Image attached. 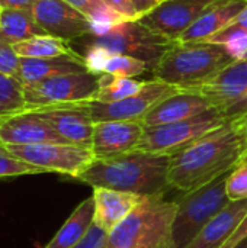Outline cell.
Wrapping results in <instances>:
<instances>
[{"instance_id":"obj_26","label":"cell","mask_w":247,"mask_h":248,"mask_svg":"<svg viewBox=\"0 0 247 248\" xmlns=\"http://www.w3.org/2000/svg\"><path fill=\"white\" fill-rule=\"evenodd\" d=\"M26 110L25 87L19 78L0 71V119Z\"/></svg>"},{"instance_id":"obj_27","label":"cell","mask_w":247,"mask_h":248,"mask_svg":"<svg viewBox=\"0 0 247 248\" xmlns=\"http://www.w3.org/2000/svg\"><path fill=\"white\" fill-rule=\"evenodd\" d=\"M207 42L224 45L236 61L245 60L247 55V29L236 25H229L218 33L208 38Z\"/></svg>"},{"instance_id":"obj_41","label":"cell","mask_w":247,"mask_h":248,"mask_svg":"<svg viewBox=\"0 0 247 248\" xmlns=\"http://www.w3.org/2000/svg\"><path fill=\"white\" fill-rule=\"evenodd\" d=\"M231 25H236V26H240V28L247 29V6L239 13V16L233 20Z\"/></svg>"},{"instance_id":"obj_7","label":"cell","mask_w":247,"mask_h":248,"mask_svg":"<svg viewBox=\"0 0 247 248\" xmlns=\"http://www.w3.org/2000/svg\"><path fill=\"white\" fill-rule=\"evenodd\" d=\"M23 87L26 110L87 103L98 94L99 76L89 71L64 74Z\"/></svg>"},{"instance_id":"obj_45","label":"cell","mask_w":247,"mask_h":248,"mask_svg":"<svg viewBox=\"0 0 247 248\" xmlns=\"http://www.w3.org/2000/svg\"><path fill=\"white\" fill-rule=\"evenodd\" d=\"M1 12H3V9L0 7V17H1Z\"/></svg>"},{"instance_id":"obj_9","label":"cell","mask_w":247,"mask_h":248,"mask_svg":"<svg viewBox=\"0 0 247 248\" xmlns=\"http://www.w3.org/2000/svg\"><path fill=\"white\" fill-rule=\"evenodd\" d=\"M6 147L13 153V155L44 173H60L73 179H77L95 160L90 148L73 144L44 142Z\"/></svg>"},{"instance_id":"obj_39","label":"cell","mask_w":247,"mask_h":248,"mask_svg":"<svg viewBox=\"0 0 247 248\" xmlns=\"http://www.w3.org/2000/svg\"><path fill=\"white\" fill-rule=\"evenodd\" d=\"M36 0H0V7L3 10H26L31 12Z\"/></svg>"},{"instance_id":"obj_34","label":"cell","mask_w":247,"mask_h":248,"mask_svg":"<svg viewBox=\"0 0 247 248\" xmlns=\"http://www.w3.org/2000/svg\"><path fill=\"white\" fill-rule=\"evenodd\" d=\"M106 238H108V234L93 224V227L90 228L84 240L74 248H105Z\"/></svg>"},{"instance_id":"obj_5","label":"cell","mask_w":247,"mask_h":248,"mask_svg":"<svg viewBox=\"0 0 247 248\" xmlns=\"http://www.w3.org/2000/svg\"><path fill=\"white\" fill-rule=\"evenodd\" d=\"M231 171L198 190L183 193L176 202L178 211L172 224V248H185L192 243L202 228L230 203L226 185Z\"/></svg>"},{"instance_id":"obj_36","label":"cell","mask_w":247,"mask_h":248,"mask_svg":"<svg viewBox=\"0 0 247 248\" xmlns=\"http://www.w3.org/2000/svg\"><path fill=\"white\" fill-rule=\"evenodd\" d=\"M106 4H109L112 9H115L118 13H121L128 20H138L137 12L131 3V0H103Z\"/></svg>"},{"instance_id":"obj_46","label":"cell","mask_w":247,"mask_h":248,"mask_svg":"<svg viewBox=\"0 0 247 248\" xmlns=\"http://www.w3.org/2000/svg\"><path fill=\"white\" fill-rule=\"evenodd\" d=\"M245 58H247V55H246V57H245Z\"/></svg>"},{"instance_id":"obj_21","label":"cell","mask_w":247,"mask_h":248,"mask_svg":"<svg viewBox=\"0 0 247 248\" xmlns=\"http://www.w3.org/2000/svg\"><path fill=\"white\" fill-rule=\"evenodd\" d=\"M87 71L83 55L74 52L55 58H20L17 78L23 86L35 84L57 76Z\"/></svg>"},{"instance_id":"obj_18","label":"cell","mask_w":247,"mask_h":248,"mask_svg":"<svg viewBox=\"0 0 247 248\" xmlns=\"http://www.w3.org/2000/svg\"><path fill=\"white\" fill-rule=\"evenodd\" d=\"M95 225L109 234L144 199L143 196L105 187H93Z\"/></svg>"},{"instance_id":"obj_2","label":"cell","mask_w":247,"mask_h":248,"mask_svg":"<svg viewBox=\"0 0 247 248\" xmlns=\"http://www.w3.org/2000/svg\"><path fill=\"white\" fill-rule=\"evenodd\" d=\"M170 155L131 151L105 160H93L77 180L92 186L134 193L143 198L165 196L169 183Z\"/></svg>"},{"instance_id":"obj_19","label":"cell","mask_w":247,"mask_h":248,"mask_svg":"<svg viewBox=\"0 0 247 248\" xmlns=\"http://www.w3.org/2000/svg\"><path fill=\"white\" fill-rule=\"evenodd\" d=\"M247 214V199L230 202L185 248H221Z\"/></svg>"},{"instance_id":"obj_4","label":"cell","mask_w":247,"mask_h":248,"mask_svg":"<svg viewBox=\"0 0 247 248\" xmlns=\"http://www.w3.org/2000/svg\"><path fill=\"white\" fill-rule=\"evenodd\" d=\"M176 202L147 196L106 238L105 248H172Z\"/></svg>"},{"instance_id":"obj_28","label":"cell","mask_w":247,"mask_h":248,"mask_svg":"<svg viewBox=\"0 0 247 248\" xmlns=\"http://www.w3.org/2000/svg\"><path fill=\"white\" fill-rule=\"evenodd\" d=\"M90 22V35L92 36H102L111 32L114 28L119 26L124 22H131L127 17H124L121 13H118L115 9H112L109 4H106L103 0L102 3L87 16Z\"/></svg>"},{"instance_id":"obj_13","label":"cell","mask_w":247,"mask_h":248,"mask_svg":"<svg viewBox=\"0 0 247 248\" xmlns=\"http://www.w3.org/2000/svg\"><path fill=\"white\" fill-rule=\"evenodd\" d=\"M144 135L140 121H105L93 128L92 153L96 160L112 158L135 151Z\"/></svg>"},{"instance_id":"obj_3","label":"cell","mask_w":247,"mask_h":248,"mask_svg":"<svg viewBox=\"0 0 247 248\" xmlns=\"http://www.w3.org/2000/svg\"><path fill=\"white\" fill-rule=\"evenodd\" d=\"M236 60L221 44L214 42H173L151 70L153 80L192 90Z\"/></svg>"},{"instance_id":"obj_30","label":"cell","mask_w":247,"mask_h":248,"mask_svg":"<svg viewBox=\"0 0 247 248\" xmlns=\"http://www.w3.org/2000/svg\"><path fill=\"white\" fill-rule=\"evenodd\" d=\"M42 170L22 161L13 153L0 142V179H12V177H20V176H32V174H41Z\"/></svg>"},{"instance_id":"obj_31","label":"cell","mask_w":247,"mask_h":248,"mask_svg":"<svg viewBox=\"0 0 247 248\" xmlns=\"http://www.w3.org/2000/svg\"><path fill=\"white\" fill-rule=\"evenodd\" d=\"M226 190L230 202L247 199V161H240L233 169L227 177Z\"/></svg>"},{"instance_id":"obj_43","label":"cell","mask_w":247,"mask_h":248,"mask_svg":"<svg viewBox=\"0 0 247 248\" xmlns=\"http://www.w3.org/2000/svg\"><path fill=\"white\" fill-rule=\"evenodd\" d=\"M245 138H246V151H247V124L245 125Z\"/></svg>"},{"instance_id":"obj_20","label":"cell","mask_w":247,"mask_h":248,"mask_svg":"<svg viewBox=\"0 0 247 248\" xmlns=\"http://www.w3.org/2000/svg\"><path fill=\"white\" fill-rule=\"evenodd\" d=\"M247 6V0H223L204 13L189 26L175 42H202L233 23L239 13Z\"/></svg>"},{"instance_id":"obj_11","label":"cell","mask_w":247,"mask_h":248,"mask_svg":"<svg viewBox=\"0 0 247 248\" xmlns=\"http://www.w3.org/2000/svg\"><path fill=\"white\" fill-rule=\"evenodd\" d=\"M223 0H165L148 15L138 19L144 26L175 42L204 13Z\"/></svg>"},{"instance_id":"obj_35","label":"cell","mask_w":247,"mask_h":248,"mask_svg":"<svg viewBox=\"0 0 247 248\" xmlns=\"http://www.w3.org/2000/svg\"><path fill=\"white\" fill-rule=\"evenodd\" d=\"M223 115L226 116L227 121H234V122H242V124H247V92L245 96L234 103L231 108H229L226 112H223Z\"/></svg>"},{"instance_id":"obj_40","label":"cell","mask_w":247,"mask_h":248,"mask_svg":"<svg viewBox=\"0 0 247 248\" xmlns=\"http://www.w3.org/2000/svg\"><path fill=\"white\" fill-rule=\"evenodd\" d=\"M64 1L68 3L70 6L76 7L77 10H80L86 16H89L102 3V0H64Z\"/></svg>"},{"instance_id":"obj_44","label":"cell","mask_w":247,"mask_h":248,"mask_svg":"<svg viewBox=\"0 0 247 248\" xmlns=\"http://www.w3.org/2000/svg\"><path fill=\"white\" fill-rule=\"evenodd\" d=\"M240 161H247V151L243 154V157H242V160Z\"/></svg>"},{"instance_id":"obj_32","label":"cell","mask_w":247,"mask_h":248,"mask_svg":"<svg viewBox=\"0 0 247 248\" xmlns=\"http://www.w3.org/2000/svg\"><path fill=\"white\" fill-rule=\"evenodd\" d=\"M111 57H112V54L106 48L98 46V45H87L86 54L83 55L87 71L95 74V76H102L103 74L105 65H106L108 60Z\"/></svg>"},{"instance_id":"obj_23","label":"cell","mask_w":247,"mask_h":248,"mask_svg":"<svg viewBox=\"0 0 247 248\" xmlns=\"http://www.w3.org/2000/svg\"><path fill=\"white\" fill-rule=\"evenodd\" d=\"M38 35H47L35 22L31 12L3 10L0 17V41L15 45Z\"/></svg>"},{"instance_id":"obj_14","label":"cell","mask_w":247,"mask_h":248,"mask_svg":"<svg viewBox=\"0 0 247 248\" xmlns=\"http://www.w3.org/2000/svg\"><path fill=\"white\" fill-rule=\"evenodd\" d=\"M35 112H38L67 144L92 148L95 122L86 103L44 108Z\"/></svg>"},{"instance_id":"obj_38","label":"cell","mask_w":247,"mask_h":248,"mask_svg":"<svg viewBox=\"0 0 247 248\" xmlns=\"http://www.w3.org/2000/svg\"><path fill=\"white\" fill-rule=\"evenodd\" d=\"M247 238V214L246 217L242 219L240 225L237 227V230L234 231V234L229 238V241L221 248H236L243 240Z\"/></svg>"},{"instance_id":"obj_12","label":"cell","mask_w":247,"mask_h":248,"mask_svg":"<svg viewBox=\"0 0 247 248\" xmlns=\"http://www.w3.org/2000/svg\"><path fill=\"white\" fill-rule=\"evenodd\" d=\"M31 13L47 35L68 42L92 32L87 16L64 0H36Z\"/></svg>"},{"instance_id":"obj_25","label":"cell","mask_w":247,"mask_h":248,"mask_svg":"<svg viewBox=\"0 0 247 248\" xmlns=\"http://www.w3.org/2000/svg\"><path fill=\"white\" fill-rule=\"evenodd\" d=\"M144 86V81H138L128 77H119L112 74L99 76V90L95 97L100 103H114L137 94Z\"/></svg>"},{"instance_id":"obj_6","label":"cell","mask_w":247,"mask_h":248,"mask_svg":"<svg viewBox=\"0 0 247 248\" xmlns=\"http://www.w3.org/2000/svg\"><path fill=\"white\" fill-rule=\"evenodd\" d=\"M226 122L227 119L223 112L211 108L210 110L185 121L159 126H144V135L137 150L173 155Z\"/></svg>"},{"instance_id":"obj_42","label":"cell","mask_w":247,"mask_h":248,"mask_svg":"<svg viewBox=\"0 0 247 248\" xmlns=\"http://www.w3.org/2000/svg\"><path fill=\"white\" fill-rule=\"evenodd\" d=\"M236 248H247V238L246 240H243V241H242V243H240V244H239Z\"/></svg>"},{"instance_id":"obj_10","label":"cell","mask_w":247,"mask_h":248,"mask_svg":"<svg viewBox=\"0 0 247 248\" xmlns=\"http://www.w3.org/2000/svg\"><path fill=\"white\" fill-rule=\"evenodd\" d=\"M181 89L159 80L144 81L143 89L124 100L114 103H100L96 100L87 102L86 108L93 122L105 121H143L144 116L162 100L178 93Z\"/></svg>"},{"instance_id":"obj_17","label":"cell","mask_w":247,"mask_h":248,"mask_svg":"<svg viewBox=\"0 0 247 248\" xmlns=\"http://www.w3.org/2000/svg\"><path fill=\"white\" fill-rule=\"evenodd\" d=\"M211 109L205 97L197 92L179 90L157 103L141 121L144 126H159L185 121Z\"/></svg>"},{"instance_id":"obj_16","label":"cell","mask_w":247,"mask_h":248,"mask_svg":"<svg viewBox=\"0 0 247 248\" xmlns=\"http://www.w3.org/2000/svg\"><path fill=\"white\" fill-rule=\"evenodd\" d=\"M0 142L4 145H33L44 142L67 144L35 110H25L0 119Z\"/></svg>"},{"instance_id":"obj_29","label":"cell","mask_w":247,"mask_h":248,"mask_svg":"<svg viewBox=\"0 0 247 248\" xmlns=\"http://www.w3.org/2000/svg\"><path fill=\"white\" fill-rule=\"evenodd\" d=\"M148 71V65L134 57L130 55H121V54H112V57L108 60L105 65L103 74H112L119 77H128L134 78L137 76L144 74Z\"/></svg>"},{"instance_id":"obj_37","label":"cell","mask_w":247,"mask_h":248,"mask_svg":"<svg viewBox=\"0 0 247 248\" xmlns=\"http://www.w3.org/2000/svg\"><path fill=\"white\" fill-rule=\"evenodd\" d=\"M165 0H131L138 19H141L143 16L148 15L150 12H153L156 7H159Z\"/></svg>"},{"instance_id":"obj_1","label":"cell","mask_w":247,"mask_h":248,"mask_svg":"<svg viewBox=\"0 0 247 248\" xmlns=\"http://www.w3.org/2000/svg\"><path fill=\"white\" fill-rule=\"evenodd\" d=\"M246 153L245 124L227 121L170 155L169 183L182 193L198 190L231 171Z\"/></svg>"},{"instance_id":"obj_33","label":"cell","mask_w":247,"mask_h":248,"mask_svg":"<svg viewBox=\"0 0 247 248\" xmlns=\"http://www.w3.org/2000/svg\"><path fill=\"white\" fill-rule=\"evenodd\" d=\"M20 58L13 49V45H9L0 41V71L17 78Z\"/></svg>"},{"instance_id":"obj_24","label":"cell","mask_w":247,"mask_h":248,"mask_svg":"<svg viewBox=\"0 0 247 248\" xmlns=\"http://www.w3.org/2000/svg\"><path fill=\"white\" fill-rule=\"evenodd\" d=\"M13 49L19 58H35V60L55 58V57L70 55L76 52L68 41L51 35H38L31 39L22 41L19 44H15Z\"/></svg>"},{"instance_id":"obj_15","label":"cell","mask_w":247,"mask_h":248,"mask_svg":"<svg viewBox=\"0 0 247 248\" xmlns=\"http://www.w3.org/2000/svg\"><path fill=\"white\" fill-rule=\"evenodd\" d=\"M189 92L199 93L211 108L226 112L247 92V58L231 62L213 78Z\"/></svg>"},{"instance_id":"obj_22","label":"cell","mask_w":247,"mask_h":248,"mask_svg":"<svg viewBox=\"0 0 247 248\" xmlns=\"http://www.w3.org/2000/svg\"><path fill=\"white\" fill-rule=\"evenodd\" d=\"M95 224L93 198L83 201L44 248H74L80 244Z\"/></svg>"},{"instance_id":"obj_8","label":"cell","mask_w":247,"mask_h":248,"mask_svg":"<svg viewBox=\"0 0 247 248\" xmlns=\"http://www.w3.org/2000/svg\"><path fill=\"white\" fill-rule=\"evenodd\" d=\"M87 45H98L106 48L111 54L130 55L144 61L151 71L163 52L173 44L166 36L156 33L144 26L140 20L124 22L102 36H92Z\"/></svg>"}]
</instances>
